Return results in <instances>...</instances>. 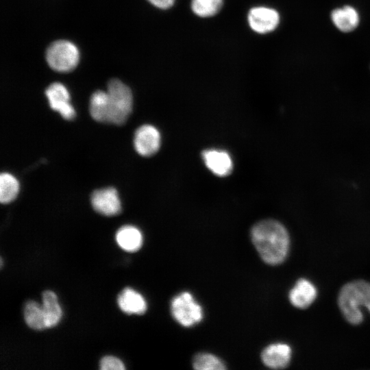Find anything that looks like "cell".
I'll use <instances>...</instances> for the list:
<instances>
[{
	"label": "cell",
	"instance_id": "obj_10",
	"mask_svg": "<svg viewBox=\"0 0 370 370\" xmlns=\"http://www.w3.org/2000/svg\"><path fill=\"white\" fill-rule=\"evenodd\" d=\"M202 158L206 167L217 176L225 177L232 170V158L225 151L216 149L204 150Z\"/></svg>",
	"mask_w": 370,
	"mask_h": 370
},
{
	"label": "cell",
	"instance_id": "obj_18",
	"mask_svg": "<svg viewBox=\"0 0 370 370\" xmlns=\"http://www.w3.org/2000/svg\"><path fill=\"white\" fill-rule=\"evenodd\" d=\"M24 319L26 324L32 329L42 330L47 328L42 306L34 301H28L24 306Z\"/></svg>",
	"mask_w": 370,
	"mask_h": 370
},
{
	"label": "cell",
	"instance_id": "obj_22",
	"mask_svg": "<svg viewBox=\"0 0 370 370\" xmlns=\"http://www.w3.org/2000/svg\"><path fill=\"white\" fill-rule=\"evenodd\" d=\"M100 369L101 370H123L125 366L119 358L112 356H107L101 358Z\"/></svg>",
	"mask_w": 370,
	"mask_h": 370
},
{
	"label": "cell",
	"instance_id": "obj_5",
	"mask_svg": "<svg viewBox=\"0 0 370 370\" xmlns=\"http://www.w3.org/2000/svg\"><path fill=\"white\" fill-rule=\"evenodd\" d=\"M171 310L174 319L185 327L197 323L203 317L201 307L188 292L182 293L172 299Z\"/></svg>",
	"mask_w": 370,
	"mask_h": 370
},
{
	"label": "cell",
	"instance_id": "obj_17",
	"mask_svg": "<svg viewBox=\"0 0 370 370\" xmlns=\"http://www.w3.org/2000/svg\"><path fill=\"white\" fill-rule=\"evenodd\" d=\"M90 114L97 122L108 123L109 103L107 92L95 91L90 99Z\"/></svg>",
	"mask_w": 370,
	"mask_h": 370
},
{
	"label": "cell",
	"instance_id": "obj_21",
	"mask_svg": "<svg viewBox=\"0 0 370 370\" xmlns=\"http://www.w3.org/2000/svg\"><path fill=\"white\" fill-rule=\"evenodd\" d=\"M193 367L197 370H222L225 369L224 363L211 354H197L193 361Z\"/></svg>",
	"mask_w": 370,
	"mask_h": 370
},
{
	"label": "cell",
	"instance_id": "obj_13",
	"mask_svg": "<svg viewBox=\"0 0 370 370\" xmlns=\"http://www.w3.org/2000/svg\"><path fill=\"white\" fill-rule=\"evenodd\" d=\"M117 303L121 310L127 314H142L147 310V303L144 297L129 287L119 293Z\"/></svg>",
	"mask_w": 370,
	"mask_h": 370
},
{
	"label": "cell",
	"instance_id": "obj_9",
	"mask_svg": "<svg viewBox=\"0 0 370 370\" xmlns=\"http://www.w3.org/2000/svg\"><path fill=\"white\" fill-rule=\"evenodd\" d=\"M279 22V14L272 8L256 7L251 8L248 13V23L250 27L259 34L273 31Z\"/></svg>",
	"mask_w": 370,
	"mask_h": 370
},
{
	"label": "cell",
	"instance_id": "obj_15",
	"mask_svg": "<svg viewBox=\"0 0 370 370\" xmlns=\"http://www.w3.org/2000/svg\"><path fill=\"white\" fill-rule=\"evenodd\" d=\"M335 26L341 31L349 32L354 30L359 23L357 11L351 6L335 9L331 14Z\"/></svg>",
	"mask_w": 370,
	"mask_h": 370
},
{
	"label": "cell",
	"instance_id": "obj_3",
	"mask_svg": "<svg viewBox=\"0 0 370 370\" xmlns=\"http://www.w3.org/2000/svg\"><path fill=\"white\" fill-rule=\"evenodd\" d=\"M108 123L121 125L125 123L132 110V93L130 88L117 79L108 84Z\"/></svg>",
	"mask_w": 370,
	"mask_h": 370
},
{
	"label": "cell",
	"instance_id": "obj_16",
	"mask_svg": "<svg viewBox=\"0 0 370 370\" xmlns=\"http://www.w3.org/2000/svg\"><path fill=\"white\" fill-rule=\"evenodd\" d=\"M42 299L47 328L54 327L62 317V309L58 301V297L53 291H45L42 294Z\"/></svg>",
	"mask_w": 370,
	"mask_h": 370
},
{
	"label": "cell",
	"instance_id": "obj_19",
	"mask_svg": "<svg viewBox=\"0 0 370 370\" xmlns=\"http://www.w3.org/2000/svg\"><path fill=\"white\" fill-rule=\"evenodd\" d=\"M19 191V183L12 174L2 173L0 175V201L8 204L12 201Z\"/></svg>",
	"mask_w": 370,
	"mask_h": 370
},
{
	"label": "cell",
	"instance_id": "obj_2",
	"mask_svg": "<svg viewBox=\"0 0 370 370\" xmlns=\"http://www.w3.org/2000/svg\"><path fill=\"white\" fill-rule=\"evenodd\" d=\"M338 305L349 323L360 324L363 321L361 308L370 312V282L358 280L345 284L338 293Z\"/></svg>",
	"mask_w": 370,
	"mask_h": 370
},
{
	"label": "cell",
	"instance_id": "obj_11",
	"mask_svg": "<svg viewBox=\"0 0 370 370\" xmlns=\"http://www.w3.org/2000/svg\"><path fill=\"white\" fill-rule=\"evenodd\" d=\"M291 348L286 343H273L268 345L262 352L263 363L271 369H284L291 361Z\"/></svg>",
	"mask_w": 370,
	"mask_h": 370
},
{
	"label": "cell",
	"instance_id": "obj_7",
	"mask_svg": "<svg viewBox=\"0 0 370 370\" xmlns=\"http://www.w3.org/2000/svg\"><path fill=\"white\" fill-rule=\"evenodd\" d=\"M90 201L94 210L102 215L114 216L121 210L118 192L113 187L95 190L91 195Z\"/></svg>",
	"mask_w": 370,
	"mask_h": 370
},
{
	"label": "cell",
	"instance_id": "obj_23",
	"mask_svg": "<svg viewBox=\"0 0 370 370\" xmlns=\"http://www.w3.org/2000/svg\"><path fill=\"white\" fill-rule=\"evenodd\" d=\"M155 7L160 9H167L171 8L175 0H147Z\"/></svg>",
	"mask_w": 370,
	"mask_h": 370
},
{
	"label": "cell",
	"instance_id": "obj_6",
	"mask_svg": "<svg viewBox=\"0 0 370 370\" xmlns=\"http://www.w3.org/2000/svg\"><path fill=\"white\" fill-rule=\"evenodd\" d=\"M45 95L51 108L59 112L63 119L71 121L75 117V110L70 103L69 92L62 84H51L46 89Z\"/></svg>",
	"mask_w": 370,
	"mask_h": 370
},
{
	"label": "cell",
	"instance_id": "obj_1",
	"mask_svg": "<svg viewBox=\"0 0 370 370\" xmlns=\"http://www.w3.org/2000/svg\"><path fill=\"white\" fill-rule=\"evenodd\" d=\"M254 245L264 262L271 265L281 264L286 259L290 247L286 228L274 219H264L256 223L251 231Z\"/></svg>",
	"mask_w": 370,
	"mask_h": 370
},
{
	"label": "cell",
	"instance_id": "obj_4",
	"mask_svg": "<svg viewBox=\"0 0 370 370\" xmlns=\"http://www.w3.org/2000/svg\"><path fill=\"white\" fill-rule=\"evenodd\" d=\"M77 47L71 42L59 40L52 42L46 51V60L49 66L58 72H69L79 62Z\"/></svg>",
	"mask_w": 370,
	"mask_h": 370
},
{
	"label": "cell",
	"instance_id": "obj_8",
	"mask_svg": "<svg viewBox=\"0 0 370 370\" xmlns=\"http://www.w3.org/2000/svg\"><path fill=\"white\" fill-rule=\"evenodd\" d=\"M160 134L156 127L145 124L135 132L134 146L136 152L145 157L155 154L160 146Z\"/></svg>",
	"mask_w": 370,
	"mask_h": 370
},
{
	"label": "cell",
	"instance_id": "obj_12",
	"mask_svg": "<svg viewBox=\"0 0 370 370\" xmlns=\"http://www.w3.org/2000/svg\"><path fill=\"white\" fill-rule=\"evenodd\" d=\"M317 291L314 285L305 278L299 279L288 294L289 301L293 306L305 309L315 300Z\"/></svg>",
	"mask_w": 370,
	"mask_h": 370
},
{
	"label": "cell",
	"instance_id": "obj_14",
	"mask_svg": "<svg viewBox=\"0 0 370 370\" xmlns=\"http://www.w3.org/2000/svg\"><path fill=\"white\" fill-rule=\"evenodd\" d=\"M118 245L125 251L134 252L138 250L143 244V235L140 231L132 225H124L116 234Z\"/></svg>",
	"mask_w": 370,
	"mask_h": 370
},
{
	"label": "cell",
	"instance_id": "obj_20",
	"mask_svg": "<svg viewBox=\"0 0 370 370\" xmlns=\"http://www.w3.org/2000/svg\"><path fill=\"white\" fill-rule=\"evenodd\" d=\"M223 0H192L193 12L201 17H209L215 15L221 10Z\"/></svg>",
	"mask_w": 370,
	"mask_h": 370
}]
</instances>
